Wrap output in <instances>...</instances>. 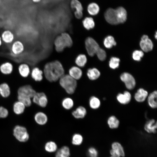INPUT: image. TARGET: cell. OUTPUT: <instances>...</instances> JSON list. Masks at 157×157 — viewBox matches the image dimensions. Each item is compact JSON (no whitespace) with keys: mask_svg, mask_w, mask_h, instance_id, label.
Masks as SVG:
<instances>
[{"mask_svg":"<svg viewBox=\"0 0 157 157\" xmlns=\"http://www.w3.org/2000/svg\"><path fill=\"white\" fill-rule=\"evenodd\" d=\"M107 123L110 128L114 129L118 127L119 122L115 116L112 115L108 118Z\"/></svg>","mask_w":157,"mask_h":157,"instance_id":"obj_30","label":"cell"},{"mask_svg":"<svg viewBox=\"0 0 157 157\" xmlns=\"http://www.w3.org/2000/svg\"><path fill=\"white\" fill-rule=\"evenodd\" d=\"M104 44L106 47L110 49L113 46H115L116 42L115 41L113 37L111 36H108L104 39Z\"/></svg>","mask_w":157,"mask_h":157,"instance_id":"obj_34","label":"cell"},{"mask_svg":"<svg viewBox=\"0 0 157 157\" xmlns=\"http://www.w3.org/2000/svg\"><path fill=\"white\" fill-rule=\"evenodd\" d=\"M43 72L37 67H33L31 70V78L36 81H40L43 79Z\"/></svg>","mask_w":157,"mask_h":157,"instance_id":"obj_17","label":"cell"},{"mask_svg":"<svg viewBox=\"0 0 157 157\" xmlns=\"http://www.w3.org/2000/svg\"><path fill=\"white\" fill-rule=\"evenodd\" d=\"M88 154L89 157H97L98 153L94 148L91 147L88 150Z\"/></svg>","mask_w":157,"mask_h":157,"instance_id":"obj_44","label":"cell"},{"mask_svg":"<svg viewBox=\"0 0 157 157\" xmlns=\"http://www.w3.org/2000/svg\"><path fill=\"white\" fill-rule=\"evenodd\" d=\"M10 93V89L9 85L6 83L0 85V95L4 98L9 96Z\"/></svg>","mask_w":157,"mask_h":157,"instance_id":"obj_26","label":"cell"},{"mask_svg":"<svg viewBox=\"0 0 157 157\" xmlns=\"http://www.w3.org/2000/svg\"><path fill=\"white\" fill-rule=\"evenodd\" d=\"M25 107L22 103L18 101L15 102L13 104V111L17 115L21 114L24 112Z\"/></svg>","mask_w":157,"mask_h":157,"instance_id":"obj_27","label":"cell"},{"mask_svg":"<svg viewBox=\"0 0 157 157\" xmlns=\"http://www.w3.org/2000/svg\"><path fill=\"white\" fill-rule=\"evenodd\" d=\"M118 16L119 24L124 22L127 18V12L123 7H120L116 9Z\"/></svg>","mask_w":157,"mask_h":157,"instance_id":"obj_24","label":"cell"},{"mask_svg":"<svg viewBox=\"0 0 157 157\" xmlns=\"http://www.w3.org/2000/svg\"><path fill=\"white\" fill-rule=\"evenodd\" d=\"M3 44L10 45L15 40V36L10 30L6 29L3 31L0 35Z\"/></svg>","mask_w":157,"mask_h":157,"instance_id":"obj_9","label":"cell"},{"mask_svg":"<svg viewBox=\"0 0 157 157\" xmlns=\"http://www.w3.org/2000/svg\"><path fill=\"white\" fill-rule=\"evenodd\" d=\"M43 72L47 80L53 82L59 80L64 74V70L61 63L56 60L47 63Z\"/></svg>","mask_w":157,"mask_h":157,"instance_id":"obj_1","label":"cell"},{"mask_svg":"<svg viewBox=\"0 0 157 157\" xmlns=\"http://www.w3.org/2000/svg\"><path fill=\"white\" fill-rule=\"evenodd\" d=\"M18 101L22 103L26 107L31 106L32 103L30 98L21 95H18Z\"/></svg>","mask_w":157,"mask_h":157,"instance_id":"obj_36","label":"cell"},{"mask_svg":"<svg viewBox=\"0 0 157 157\" xmlns=\"http://www.w3.org/2000/svg\"><path fill=\"white\" fill-rule=\"evenodd\" d=\"M87 114V110L84 107L80 106L77 107L72 112V116L76 119L84 118Z\"/></svg>","mask_w":157,"mask_h":157,"instance_id":"obj_20","label":"cell"},{"mask_svg":"<svg viewBox=\"0 0 157 157\" xmlns=\"http://www.w3.org/2000/svg\"><path fill=\"white\" fill-rule=\"evenodd\" d=\"M84 27L87 30H90L93 28L95 23L93 19L91 17H87L84 18L82 22Z\"/></svg>","mask_w":157,"mask_h":157,"instance_id":"obj_31","label":"cell"},{"mask_svg":"<svg viewBox=\"0 0 157 157\" xmlns=\"http://www.w3.org/2000/svg\"><path fill=\"white\" fill-rule=\"evenodd\" d=\"M157 92L154 91L151 92L147 97L148 103L149 106L152 108H157Z\"/></svg>","mask_w":157,"mask_h":157,"instance_id":"obj_23","label":"cell"},{"mask_svg":"<svg viewBox=\"0 0 157 157\" xmlns=\"http://www.w3.org/2000/svg\"><path fill=\"white\" fill-rule=\"evenodd\" d=\"M18 72L22 77L26 78L30 74L31 69L29 65L26 63H22L18 65Z\"/></svg>","mask_w":157,"mask_h":157,"instance_id":"obj_15","label":"cell"},{"mask_svg":"<svg viewBox=\"0 0 157 157\" xmlns=\"http://www.w3.org/2000/svg\"><path fill=\"white\" fill-rule=\"evenodd\" d=\"M14 69V64L10 61H6L0 64V72L3 75H8L11 74Z\"/></svg>","mask_w":157,"mask_h":157,"instance_id":"obj_12","label":"cell"},{"mask_svg":"<svg viewBox=\"0 0 157 157\" xmlns=\"http://www.w3.org/2000/svg\"><path fill=\"white\" fill-rule=\"evenodd\" d=\"M98 58L101 61L104 60L106 58V53L105 51L100 48L96 54Z\"/></svg>","mask_w":157,"mask_h":157,"instance_id":"obj_42","label":"cell"},{"mask_svg":"<svg viewBox=\"0 0 157 157\" xmlns=\"http://www.w3.org/2000/svg\"><path fill=\"white\" fill-rule=\"evenodd\" d=\"M3 44L1 38L0 36V48H1Z\"/></svg>","mask_w":157,"mask_h":157,"instance_id":"obj_46","label":"cell"},{"mask_svg":"<svg viewBox=\"0 0 157 157\" xmlns=\"http://www.w3.org/2000/svg\"><path fill=\"white\" fill-rule=\"evenodd\" d=\"M157 32H156V35H155V38H156V39H157Z\"/></svg>","mask_w":157,"mask_h":157,"instance_id":"obj_48","label":"cell"},{"mask_svg":"<svg viewBox=\"0 0 157 157\" xmlns=\"http://www.w3.org/2000/svg\"><path fill=\"white\" fill-rule=\"evenodd\" d=\"M72 44L70 36L66 33H62L57 37L54 41L56 50L59 52L62 51L65 48L71 47Z\"/></svg>","mask_w":157,"mask_h":157,"instance_id":"obj_3","label":"cell"},{"mask_svg":"<svg viewBox=\"0 0 157 157\" xmlns=\"http://www.w3.org/2000/svg\"><path fill=\"white\" fill-rule=\"evenodd\" d=\"M85 45L87 53L91 56L96 54L100 48L97 42L93 38L90 37L86 39Z\"/></svg>","mask_w":157,"mask_h":157,"instance_id":"obj_6","label":"cell"},{"mask_svg":"<svg viewBox=\"0 0 157 157\" xmlns=\"http://www.w3.org/2000/svg\"><path fill=\"white\" fill-rule=\"evenodd\" d=\"M121 80L123 82L126 88L129 90L133 89L136 85V81L134 77L127 72L122 73L120 76Z\"/></svg>","mask_w":157,"mask_h":157,"instance_id":"obj_7","label":"cell"},{"mask_svg":"<svg viewBox=\"0 0 157 157\" xmlns=\"http://www.w3.org/2000/svg\"><path fill=\"white\" fill-rule=\"evenodd\" d=\"M90 107L93 109H96L99 108L101 102L99 99L95 96L91 97L89 100Z\"/></svg>","mask_w":157,"mask_h":157,"instance_id":"obj_33","label":"cell"},{"mask_svg":"<svg viewBox=\"0 0 157 157\" xmlns=\"http://www.w3.org/2000/svg\"><path fill=\"white\" fill-rule=\"evenodd\" d=\"M8 112L7 109L3 106H0V118H5L8 115Z\"/></svg>","mask_w":157,"mask_h":157,"instance_id":"obj_43","label":"cell"},{"mask_svg":"<svg viewBox=\"0 0 157 157\" xmlns=\"http://www.w3.org/2000/svg\"><path fill=\"white\" fill-rule=\"evenodd\" d=\"M87 9L88 13L92 15H96L98 13L99 10V6L95 3H90L88 6Z\"/></svg>","mask_w":157,"mask_h":157,"instance_id":"obj_28","label":"cell"},{"mask_svg":"<svg viewBox=\"0 0 157 157\" xmlns=\"http://www.w3.org/2000/svg\"><path fill=\"white\" fill-rule=\"evenodd\" d=\"M32 98L33 102L40 107L44 108L47 105V97L43 92H36Z\"/></svg>","mask_w":157,"mask_h":157,"instance_id":"obj_8","label":"cell"},{"mask_svg":"<svg viewBox=\"0 0 157 157\" xmlns=\"http://www.w3.org/2000/svg\"><path fill=\"white\" fill-rule=\"evenodd\" d=\"M117 101L122 104H126L130 101L131 99V93L128 91H126L123 93H119L117 96Z\"/></svg>","mask_w":157,"mask_h":157,"instance_id":"obj_16","label":"cell"},{"mask_svg":"<svg viewBox=\"0 0 157 157\" xmlns=\"http://www.w3.org/2000/svg\"><path fill=\"white\" fill-rule=\"evenodd\" d=\"M113 149L117 151L119 154L120 156H124L125 155L123 147L121 144L117 142H115L113 143L112 145Z\"/></svg>","mask_w":157,"mask_h":157,"instance_id":"obj_38","label":"cell"},{"mask_svg":"<svg viewBox=\"0 0 157 157\" xmlns=\"http://www.w3.org/2000/svg\"><path fill=\"white\" fill-rule=\"evenodd\" d=\"M120 59L115 57H112L109 62V65L110 68L115 69L118 67L119 65Z\"/></svg>","mask_w":157,"mask_h":157,"instance_id":"obj_40","label":"cell"},{"mask_svg":"<svg viewBox=\"0 0 157 157\" xmlns=\"http://www.w3.org/2000/svg\"><path fill=\"white\" fill-rule=\"evenodd\" d=\"M144 55L143 52L141 51L135 50L133 53V59L136 61H139L141 60V58Z\"/></svg>","mask_w":157,"mask_h":157,"instance_id":"obj_41","label":"cell"},{"mask_svg":"<svg viewBox=\"0 0 157 157\" xmlns=\"http://www.w3.org/2000/svg\"><path fill=\"white\" fill-rule=\"evenodd\" d=\"M87 76L89 79L91 80H95L98 78L100 75V73L97 68L89 69L87 71Z\"/></svg>","mask_w":157,"mask_h":157,"instance_id":"obj_25","label":"cell"},{"mask_svg":"<svg viewBox=\"0 0 157 157\" xmlns=\"http://www.w3.org/2000/svg\"><path fill=\"white\" fill-rule=\"evenodd\" d=\"M46 151L49 152H53L56 151L57 149V145L56 143L53 141L47 142L45 146Z\"/></svg>","mask_w":157,"mask_h":157,"instance_id":"obj_37","label":"cell"},{"mask_svg":"<svg viewBox=\"0 0 157 157\" xmlns=\"http://www.w3.org/2000/svg\"><path fill=\"white\" fill-rule=\"evenodd\" d=\"M110 154L114 157H120V156L117 151L112 149L110 151Z\"/></svg>","mask_w":157,"mask_h":157,"instance_id":"obj_45","label":"cell"},{"mask_svg":"<svg viewBox=\"0 0 157 157\" xmlns=\"http://www.w3.org/2000/svg\"><path fill=\"white\" fill-rule=\"evenodd\" d=\"M87 61L86 56L83 54H81L78 56L75 60V63L77 65L80 67L85 66Z\"/></svg>","mask_w":157,"mask_h":157,"instance_id":"obj_35","label":"cell"},{"mask_svg":"<svg viewBox=\"0 0 157 157\" xmlns=\"http://www.w3.org/2000/svg\"><path fill=\"white\" fill-rule=\"evenodd\" d=\"M35 122L40 125H44L46 124L48 120V117L46 114L42 112L36 113L34 117Z\"/></svg>","mask_w":157,"mask_h":157,"instance_id":"obj_19","label":"cell"},{"mask_svg":"<svg viewBox=\"0 0 157 157\" xmlns=\"http://www.w3.org/2000/svg\"><path fill=\"white\" fill-rule=\"evenodd\" d=\"M83 140V138L82 135L76 133L72 136V143L75 145H80L82 143Z\"/></svg>","mask_w":157,"mask_h":157,"instance_id":"obj_39","label":"cell"},{"mask_svg":"<svg viewBox=\"0 0 157 157\" xmlns=\"http://www.w3.org/2000/svg\"><path fill=\"white\" fill-rule=\"evenodd\" d=\"M69 75L76 80L80 79L82 76V70L78 67L74 66L69 71Z\"/></svg>","mask_w":157,"mask_h":157,"instance_id":"obj_22","label":"cell"},{"mask_svg":"<svg viewBox=\"0 0 157 157\" xmlns=\"http://www.w3.org/2000/svg\"><path fill=\"white\" fill-rule=\"evenodd\" d=\"M10 45V53L13 57H16L20 56L25 50V45L23 42L20 40H15Z\"/></svg>","mask_w":157,"mask_h":157,"instance_id":"obj_4","label":"cell"},{"mask_svg":"<svg viewBox=\"0 0 157 157\" xmlns=\"http://www.w3.org/2000/svg\"><path fill=\"white\" fill-rule=\"evenodd\" d=\"M70 5L71 8L75 10V17L78 19H81L83 16V8L80 1L79 0H71Z\"/></svg>","mask_w":157,"mask_h":157,"instance_id":"obj_10","label":"cell"},{"mask_svg":"<svg viewBox=\"0 0 157 157\" xmlns=\"http://www.w3.org/2000/svg\"><path fill=\"white\" fill-rule=\"evenodd\" d=\"M13 135L19 142H25L28 141L29 135L26 128L24 126L17 125L13 130Z\"/></svg>","mask_w":157,"mask_h":157,"instance_id":"obj_5","label":"cell"},{"mask_svg":"<svg viewBox=\"0 0 157 157\" xmlns=\"http://www.w3.org/2000/svg\"><path fill=\"white\" fill-rule=\"evenodd\" d=\"M148 95V92L147 90L143 88H140L135 93L134 98L137 101L142 102L145 100Z\"/></svg>","mask_w":157,"mask_h":157,"instance_id":"obj_18","label":"cell"},{"mask_svg":"<svg viewBox=\"0 0 157 157\" xmlns=\"http://www.w3.org/2000/svg\"><path fill=\"white\" fill-rule=\"evenodd\" d=\"M70 151L68 147L65 146L59 149L57 152L55 157H69Z\"/></svg>","mask_w":157,"mask_h":157,"instance_id":"obj_29","label":"cell"},{"mask_svg":"<svg viewBox=\"0 0 157 157\" xmlns=\"http://www.w3.org/2000/svg\"><path fill=\"white\" fill-rule=\"evenodd\" d=\"M104 16L106 20L109 24L112 25L119 24L116 9L112 8L108 9L105 12Z\"/></svg>","mask_w":157,"mask_h":157,"instance_id":"obj_11","label":"cell"},{"mask_svg":"<svg viewBox=\"0 0 157 157\" xmlns=\"http://www.w3.org/2000/svg\"><path fill=\"white\" fill-rule=\"evenodd\" d=\"M0 2H1V0H0Z\"/></svg>","mask_w":157,"mask_h":157,"instance_id":"obj_50","label":"cell"},{"mask_svg":"<svg viewBox=\"0 0 157 157\" xmlns=\"http://www.w3.org/2000/svg\"><path fill=\"white\" fill-rule=\"evenodd\" d=\"M35 91L30 85H26L20 87L18 89V95H21L32 98L36 93Z\"/></svg>","mask_w":157,"mask_h":157,"instance_id":"obj_13","label":"cell"},{"mask_svg":"<svg viewBox=\"0 0 157 157\" xmlns=\"http://www.w3.org/2000/svg\"><path fill=\"white\" fill-rule=\"evenodd\" d=\"M157 127L156 121L154 119H151L145 123L144 129L145 130L149 133H155Z\"/></svg>","mask_w":157,"mask_h":157,"instance_id":"obj_21","label":"cell"},{"mask_svg":"<svg viewBox=\"0 0 157 157\" xmlns=\"http://www.w3.org/2000/svg\"><path fill=\"white\" fill-rule=\"evenodd\" d=\"M60 86L68 94H72L75 92L77 82L69 74H64L59 79Z\"/></svg>","mask_w":157,"mask_h":157,"instance_id":"obj_2","label":"cell"},{"mask_svg":"<svg viewBox=\"0 0 157 157\" xmlns=\"http://www.w3.org/2000/svg\"><path fill=\"white\" fill-rule=\"evenodd\" d=\"M63 107L66 110H69L72 108L74 105V102L71 98L67 97L64 98L62 101Z\"/></svg>","mask_w":157,"mask_h":157,"instance_id":"obj_32","label":"cell"},{"mask_svg":"<svg viewBox=\"0 0 157 157\" xmlns=\"http://www.w3.org/2000/svg\"><path fill=\"white\" fill-rule=\"evenodd\" d=\"M110 157H113V156H111Z\"/></svg>","mask_w":157,"mask_h":157,"instance_id":"obj_49","label":"cell"},{"mask_svg":"<svg viewBox=\"0 0 157 157\" xmlns=\"http://www.w3.org/2000/svg\"><path fill=\"white\" fill-rule=\"evenodd\" d=\"M140 45L142 49L145 52L151 51L153 48L152 42L146 35H144L142 37Z\"/></svg>","mask_w":157,"mask_h":157,"instance_id":"obj_14","label":"cell"},{"mask_svg":"<svg viewBox=\"0 0 157 157\" xmlns=\"http://www.w3.org/2000/svg\"><path fill=\"white\" fill-rule=\"evenodd\" d=\"M41 0H32V1L34 3H38L40 2Z\"/></svg>","mask_w":157,"mask_h":157,"instance_id":"obj_47","label":"cell"}]
</instances>
